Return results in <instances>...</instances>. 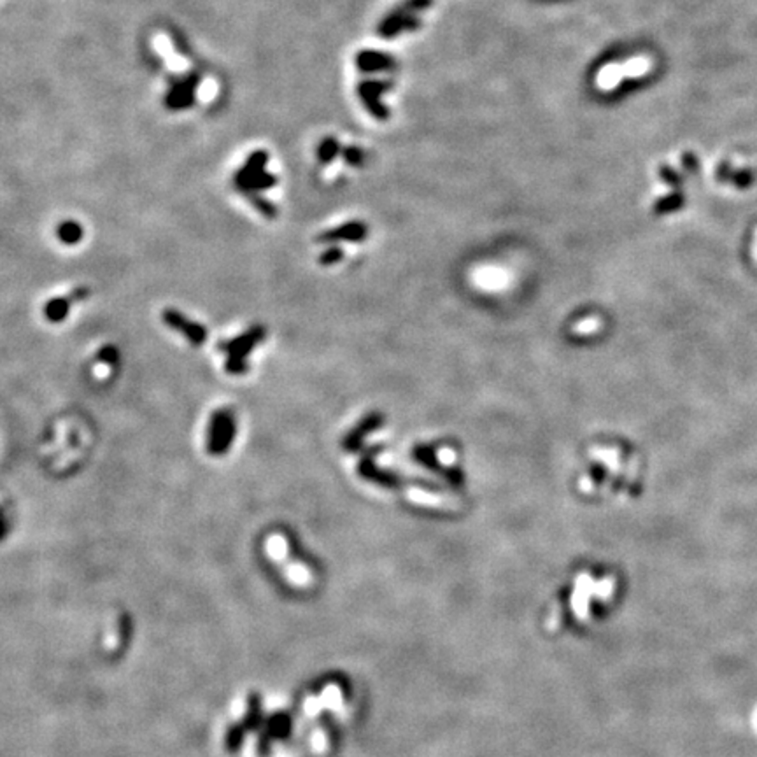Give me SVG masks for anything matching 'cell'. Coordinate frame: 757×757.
<instances>
[{
  "label": "cell",
  "mask_w": 757,
  "mask_h": 757,
  "mask_svg": "<svg viewBox=\"0 0 757 757\" xmlns=\"http://www.w3.org/2000/svg\"><path fill=\"white\" fill-rule=\"evenodd\" d=\"M235 432H237V426H235V418L232 411L221 409V411L214 412L211 416L209 432H207V451H209V454H213V456L227 454L235 439Z\"/></svg>",
  "instance_id": "cell-1"
},
{
  "label": "cell",
  "mask_w": 757,
  "mask_h": 757,
  "mask_svg": "<svg viewBox=\"0 0 757 757\" xmlns=\"http://www.w3.org/2000/svg\"><path fill=\"white\" fill-rule=\"evenodd\" d=\"M200 78L197 74H190L177 81L165 95V106L170 111H184L195 106L197 90H199Z\"/></svg>",
  "instance_id": "cell-2"
},
{
  "label": "cell",
  "mask_w": 757,
  "mask_h": 757,
  "mask_svg": "<svg viewBox=\"0 0 757 757\" xmlns=\"http://www.w3.org/2000/svg\"><path fill=\"white\" fill-rule=\"evenodd\" d=\"M162 319L169 328L176 330L177 333L184 335V339L192 344V346H202L207 340V330L204 328L202 325H199V323L188 319L186 316L181 314L176 309H165L162 314Z\"/></svg>",
  "instance_id": "cell-3"
},
{
  "label": "cell",
  "mask_w": 757,
  "mask_h": 757,
  "mask_svg": "<svg viewBox=\"0 0 757 757\" xmlns=\"http://www.w3.org/2000/svg\"><path fill=\"white\" fill-rule=\"evenodd\" d=\"M390 88H391V85L386 81H383V83L365 81V83H360V86H358V93H360L361 102H363V106L367 107L368 113H370L374 118H377V120H388V118H390V113H388L386 107L378 102L381 93H384Z\"/></svg>",
  "instance_id": "cell-4"
},
{
  "label": "cell",
  "mask_w": 757,
  "mask_h": 757,
  "mask_svg": "<svg viewBox=\"0 0 757 757\" xmlns=\"http://www.w3.org/2000/svg\"><path fill=\"white\" fill-rule=\"evenodd\" d=\"M263 337H265V330H263L262 326H255V328L242 333L241 337H235V339L228 340V342L220 344V349L223 351V353H227L228 356L246 360V356L251 353L253 347L262 342Z\"/></svg>",
  "instance_id": "cell-5"
},
{
  "label": "cell",
  "mask_w": 757,
  "mask_h": 757,
  "mask_svg": "<svg viewBox=\"0 0 757 757\" xmlns=\"http://www.w3.org/2000/svg\"><path fill=\"white\" fill-rule=\"evenodd\" d=\"M595 595V584L588 574L579 575L575 589L572 593V610L579 621H588L589 617V596Z\"/></svg>",
  "instance_id": "cell-6"
},
{
  "label": "cell",
  "mask_w": 757,
  "mask_h": 757,
  "mask_svg": "<svg viewBox=\"0 0 757 757\" xmlns=\"http://www.w3.org/2000/svg\"><path fill=\"white\" fill-rule=\"evenodd\" d=\"M419 27V20L414 18V15H405V13L395 9L390 16L383 20L378 25V34L383 37H395L404 30H416Z\"/></svg>",
  "instance_id": "cell-7"
},
{
  "label": "cell",
  "mask_w": 757,
  "mask_h": 757,
  "mask_svg": "<svg viewBox=\"0 0 757 757\" xmlns=\"http://www.w3.org/2000/svg\"><path fill=\"white\" fill-rule=\"evenodd\" d=\"M356 65L363 72H377V71H390L397 65L395 58H391L386 53L378 51H361L356 57Z\"/></svg>",
  "instance_id": "cell-8"
},
{
  "label": "cell",
  "mask_w": 757,
  "mask_h": 757,
  "mask_svg": "<svg viewBox=\"0 0 757 757\" xmlns=\"http://www.w3.org/2000/svg\"><path fill=\"white\" fill-rule=\"evenodd\" d=\"M234 183H235V186H237L239 192H242L244 195H255V193L263 192V190H269V188L276 186L277 179H276V176H272V174L263 170V172H258V174H255V176H249L241 181H234Z\"/></svg>",
  "instance_id": "cell-9"
},
{
  "label": "cell",
  "mask_w": 757,
  "mask_h": 757,
  "mask_svg": "<svg viewBox=\"0 0 757 757\" xmlns=\"http://www.w3.org/2000/svg\"><path fill=\"white\" fill-rule=\"evenodd\" d=\"M367 235V228L361 223H347L340 228H333V230L326 232L319 237V241L332 242V241H361V239Z\"/></svg>",
  "instance_id": "cell-10"
},
{
  "label": "cell",
  "mask_w": 757,
  "mask_h": 757,
  "mask_svg": "<svg viewBox=\"0 0 757 757\" xmlns=\"http://www.w3.org/2000/svg\"><path fill=\"white\" fill-rule=\"evenodd\" d=\"M267 162H269V153L267 151L251 153V155L248 156V160H246L244 165H242V169L235 174L234 181H241L249 176H255V174H258V172H263Z\"/></svg>",
  "instance_id": "cell-11"
},
{
  "label": "cell",
  "mask_w": 757,
  "mask_h": 757,
  "mask_svg": "<svg viewBox=\"0 0 757 757\" xmlns=\"http://www.w3.org/2000/svg\"><path fill=\"white\" fill-rule=\"evenodd\" d=\"M83 227L78 223V221H64V223H60V227L57 228V235L58 239H60V242H64V244L67 246H74L78 244V242H81L83 239Z\"/></svg>",
  "instance_id": "cell-12"
},
{
  "label": "cell",
  "mask_w": 757,
  "mask_h": 757,
  "mask_svg": "<svg viewBox=\"0 0 757 757\" xmlns=\"http://www.w3.org/2000/svg\"><path fill=\"white\" fill-rule=\"evenodd\" d=\"M69 309H71V298H53L46 304L44 314L51 323H60L67 318Z\"/></svg>",
  "instance_id": "cell-13"
},
{
  "label": "cell",
  "mask_w": 757,
  "mask_h": 757,
  "mask_svg": "<svg viewBox=\"0 0 757 757\" xmlns=\"http://www.w3.org/2000/svg\"><path fill=\"white\" fill-rule=\"evenodd\" d=\"M321 701H323V705H325V708H330V710H333V712L342 710L344 700H342V693H340L339 686L326 687L325 693H323V696H321Z\"/></svg>",
  "instance_id": "cell-14"
},
{
  "label": "cell",
  "mask_w": 757,
  "mask_h": 757,
  "mask_svg": "<svg viewBox=\"0 0 757 757\" xmlns=\"http://www.w3.org/2000/svg\"><path fill=\"white\" fill-rule=\"evenodd\" d=\"M339 149H340V146H339V142L335 141V139H333V137L325 139V141H323L321 144H319V148H318L319 162H321V163H330L337 156Z\"/></svg>",
  "instance_id": "cell-15"
},
{
  "label": "cell",
  "mask_w": 757,
  "mask_h": 757,
  "mask_svg": "<svg viewBox=\"0 0 757 757\" xmlns=\"http://www.w3.org/2000/svg\"><path fill=\"white\" fill-rule=\"evenodd\" d=\"M621 78H623V74H621V67H617V65H609V67H605V71L598 76V85L602 86V88L609 90V88H612V86H616L617 83L621 81Z\"/></svg>",
  "instance_id": "cell-16"
},
{
  "label": "cell",
  "mask_w": 757,
  "mask_h": 757,
  "mask_svg": "<svg viewBox=\"0 0 757 757\" xmlns=\"http://www.w3.org/2000/svg\"><path fill=\"white\" fill-rule=\"evenodd\" d=\"M433 4V0H405L404 4L398 6V11L405 13V15H414V13L425 11L430 6Z\"/></svg>",
  "instance_id": "cell-17"
},
{
  "label": "cell",
  "mask_w": 757,
  "mask_h": 757,
  "mask_svg": "<svg viewBox=\"0 0 757 757\" xmlns=\"http://www.w3.org/2000/svg\"><path fill=\"white\" fill-rule=\"evenodd\" d=\"M249 200H251L253 206L256 207V211L258 213H262L263 216L267 218H276V207H274V204H270L267 199H262V197H258L255 193V195H248Z\"/></svg>",
  "instance_id": "cell-18"
},
{
  "label": "cell",
  "mask_w": 757,
  "mask_h": 757,
  "mask_svg": "<svg viewBox=\"0 0 757 757\" xmlns=\"http://www.w3.org/2000/svg\"><path fill=\"white\" fill-rule=\"evenodd\" d=\"M409 498L414 500V502H418V503H423V505H430V507H440V505H442V500H440L439 496L426 495V493L418 491V489H412V491L409 493Z\"/></svg>",
  "instance_id": "cell-19"
},
{
  "label": "cell",
  "mask_w": 757,
  "mask_h": 757,
  "mask_svg": "<svg viewBox=\"0 0 757 757\" xmlns=\"http://www.w3.org/2000/svg\"><path fill=\"white\" fill-rule=\"evenodd\" d=\"M225 370L232 375H242L249 370V365L246 363V360H242V358L228 356V361L225 363Z\"/></svg>",
  "instance_id": "cell-20"
},
{
  "label": "cell",
  "mask_w": 757,
  "mask_h": 757,
  "mask_svg": "<svg viewBox=\"0 0 757 757\" xmlns=\"http://www.w3.org/2000/svg\"><path fill=\"white\" fill-rule=\"evenodd\" d=\"M377 425H378V418H370V419H367V421H365L363 425H361L360 428L356 430V433H354V435H351V437H349V442H347L346 446H347V447L354 446V444H356V439H360V437H363L365 433H368L372 428H375V426H377Z\"/></svg>",
  "instance_id": "cell-21"
},
{
  "label": "cell",
  "mask_w": 757,
  "mask_h": 757,
  "mask_svg": "<svg viewBox=\"0 0 757 757\" xmlns=\"http://www.w3.org/2000/svg\"><path fill=\"white\" fill-rule=\"evenodd\" d=\"M344 158H346L347 163H351V165L358 167L363 163V151H361L360 148H356V146H351V148H346L344 149Z\"/></svg>",
  "instance_id": "cell-22"
},
{
  "label": "cell",
  "mask_w": 757,
  "mask_h": 757,
  "mask_svg": "<svg viewBox=\"0 0 757 757\" xmlns=\"http://www.w3.org/2000/svg\"><path fill=\"white\" fill-rule=\"evenodd\" d=\"M118 356H120V354H118L116 347H114V346H106V347H102V349H100L99 356H97V358H99L100 363L116 365Z\"/></svg>",
  "instance_id": "cell-23"
},
{
  "label": "cell",
  "mask_w": 757,
  "mask_h": 757,
  "mask_svg": "<svg viewBox=\"0 0 757 757\" xmlns=\"http://www.w3.org/2000/svg\"><path fill=\"white\" fill-rule=\"evenodd\" d=\"M342 256H344L342 249H340V248H330L328 251L323 253V255L319 256V263H321V265H333V263L340 262V260H342Z\"/></svg>",
  "instance_id": "cell-24"
},
{
  "label": "cell",
  "mask_w": 757,
  "mask_h": 757,
  "mask_svg": "<svg viewBox=\"0 0 757 757\" xmlns=\"http://www.w3.org/2000/svg\"><path fill=\"white\" fill-rule=\"evenodd\" d=\"M610 595H612V581L610 579L595 584V596H598L600 600H607Z\"/></svg>",
  "instance_id": "cell-25"
},
{
  "label": "cell",
  "mask_w": 757,
  "mask_h": 757,
  "mask_svg": "<svg viewBox=\"0 0 757 757\" xmlns=\"http://www.w3.org/2000/svg\"><path fill=\"white\" fill-rule=\"evenodd\" d=\"M312 743H314V750L316 752H325L326 750V735L321 731V729H318V731H314V736H312Z\"/></svg>",
  "instance_id": "cell-26"
},
{
  "label": "cell",
  "mask_w": 757,
  "mask_h": 757,
  "mask_svg": "<svg viewBox=\"0 0 757 757\" xmlns=\"http://www.w3.org/2000/svg\"><path fill=\"white\" fill-rule=\"evenodd\" d=\"M598 326V323H596V319H586V321H582L581 325L575 326V332L579 333H586V332H593V330Z\"/></svg>",
  "instance_id": "cell-27"
},
{
  "label": "cell",
  "mask_w": 757,
  "mask_h": 757,
  "mask_svg": "<svg viewBox=\"0 0 757 757\" xmlns=\"http://www.w3.org/2000/svg\"><path fill=\"white\" fill-rule=\"evenodd\" d=\"M439 458H440V460H442V461H444V463H447V465H449V463H453V460H454V454H453V453H451V451L444 449V451H440Z\"/></svg>",
  "instance_id": "cell-28"
}]
</instances>
